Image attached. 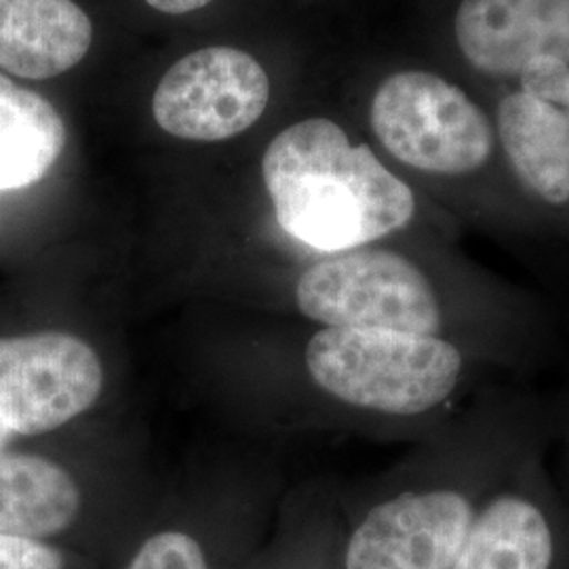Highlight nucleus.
<instances>
[{
    "instance_id": "nucleus-18",
    "label": "nucleus",
    "mask_w": 569,
    "mask_h": 569,
    "mask_svg": "<svg viewBox=\"0 0 569 569\" xmlns=\"http://www.w3.org/2000/svg\"><path fill=\"white\" fill-rule=\"evenodd\" d=\"M11 435H13V432H11L9 428L4 427V425H0V451L7 446V441L11 439Z\"/></svg>"
},
{
    "instance_id": "nucleus-10",
    "label": "nucleus",
    "mask_w": 569,
    "mask_h": 569,
    "mask_svg": "<svg viewBox=\"0 0 569 569\" xmlns=\"http://www.w3.org/2000/svg\"><path fill=\"white\" fill-rule=\"evenodd\" d=\"M498 136L517 183L549 209L569 204V117L526 93L498 106Z\"/></svg>"
},
{
    "instance_id": "nucleus-19",
    "label": "nucleus",
    "mask_w": 569,
    "mask_h": 569,
    "mask_svg": "<svg viewBox=\"0 0 569 569\" xmlns=\"http://www.w3.org/2000/svg\"><path fill=\"white\" fill-rule=\"evenodd\" d=\"M563 112H566V114L569 117V100L568 103H566V108H563Z\"/></svg>"
},
{
    "instance_id": "nucleus-16",
    "label": "nucleus",
    "mask_w": 569,
    "mask_h": 569,
    "mask_svg": "<svg viewBox=\"0 0 569 569\" xmlns=\"http://www.w3.org/2000/svg\"><path fill=\"white\" fill-rule=\"evenodd\" d=\"M552 441H550V456L557 458V481L569 498V387L552 397Z\"/></svg>"
},
{
    "instance_id": "nucleus-7",
    "label": "nucleus",
    "mask_w": 569,
    "mask_h": 569,
    "mask_svg": "<svg viewBox=\"0 0 569 569\" xmlns=\"http://www.w3.org/2000/svg\"><path fill=\"white\" fill-rule=\"evenodd\" d=\"M98 352L63 331L0 338V425L42 435L84 413L100 397Z\"/></svg>"
},
{
    "instance_id": "nucleus-6",
    "label": "nucleus",
    "mask_w": 569,
    "mask_h": 569,
    "mask_svg": "<svg viewBox=\"0 0 569 569\" xmlns=\"http://www.w3.org/2000/svg\"><path fill=\"white\" fill-rule=\"evenodd\" d=\"M270 100L264 66L237 47H204L176 61L157 84L154 121L188 142H222L260 121Z\"/></svg>"
},
{
    "instance_id": "nucleus-15",
    "label": "nucleus",
    "mask_w": 569,
    "mask_h": 569,
    "mask_svg": "<svg viewBox=\"0 0 569 569\" xmlns=\"http://www.w3.org/2000/svg\"><path fill=\"white\" fill-rule=\"evenodd\" d=\"M0 569H63V557L41 540L0 536Z\"/></svg>"
},
{
    "instance_id": "nucleus-8",
    "label": "nucleus",
    "mask_w": 569,
    "mask_h": 569,
    "mask_svg": "<svg viewBox=\"0 0 569 569\" xmlns=\"http://www.w3.org/2000/svg\"><path fill=\"white\" fill-rule=\"evenodd\" d=\"M456 41L472 68L519 77L538 58L569 63V0H462Z\"/></svg>"
},
{
    "instance_id": "nucleus-4",
    "label": "nucleus",
    "mask_w": 569,
    "mask_h": 569,
    "mask_svg": "<svg viewBox=\"0 0 569 569\" xmlns=\"http://www.w3.org/2000/svg\"><path fill=\"white\" fill-rule=\"evenodd\" d=\"M371 131L397 163L432 180L467 182L488 171L493 129L456 84L422 70L388 77L371 100Z\"/></svg>"
},
{
    "instance_id": "nucleus-1",
    "label": "nucleus",
    "mask_w": 569,
    "mask_h": 569,
    "mask_svg": "<svg viewBox=\"0 0 569 569\" xmlns=\"http://www.w3.org/2000/svg\"><path fill=\"white\" fill-rule=\"evenodd\" d=\"M296 306L312 323L382 329L468 346L521 376L557 342L549 308L468 266L359 247L308 266Z\"/></svg>"
},
{
    "instance_id": "nucleus-17",
    "label": "nucleus",
    "mask_w": 569,
    "mask_h": 569,
    "mask_svg": "<svg viewBox=\"0 0 569 569\" xmlns=\"http://www.w3.org/2000/svg\"><path fill=\"white\" fill-rule=\"evenodd\" d=\"M143 2L167 16H186V13H194V11L203 9L213 0H143Z\"/></svg>"
},
{
    "instance_id": "nucleus-11",
    "label": "nucleus",
    "mask_w": 569,
    "mask_h": 569,
    "mask_svg": "<svg viewBox=\"0 0 569 569\" xmlns=\"http://www.w3.org/2000/svg\"><path fill=\"white\" fill-rule=\"evenodd\" d=\"M79 509L81 491L66 468L42 456L0 451V536H56Z\"/></svg>"
},
{
    "instance_id": "nucleus-9",
    "label": "nucleus",
    "mask_w": 569,
    "mask_h": 569,
    "mask_svg": "<svg viewBox=\"0 0 569 569\" xmlns=\"http://www.w3.org/2000/svg\"><path fill=\"white\" fill-rule=\"evenodd\" d=\"M91 44L93 23L74 0H0V68L20 79H56Z\"/></svg>"
},
{
    "instance_id": "nucleus-5",
    "label": "nucleus",
    "mask_w": 569,
    "mask_h": 569,
    "mask_svg": "<svg viewBox=\"0 0 569 569\" xmlns=\"http://www.w3.org/2000/svg\"><path fill=\"white\" fill-rule=\"evenodd\" d=\"M538 449L479 510L451 569H569V498Z\"/></svg>"
},
{
    "instance_id": "nucleus-14",
    "label": "nucleus",
    "mask_w": 569,
    "mask_h": 569,
    "mask_svg": "<svg viewBox=\"0 0 569 569\" xmlns=\"http://www.w3.org/2000/svg\"><path fill=\"white\" fill-rule=\"evenodd\" d=\"M521 93L550 103L559 110L569 100V63L555 58H538L528 63L521 74Z\"/></svg>"
},
{
    "instance_id": "nucleus-2",
    "label": "nucleus",
    "mask_w": 569,
    "mask_h": 569,
    "mask_svg": "<svg viewBox=\"0 0 569 569\" xmlns=\"http://www.w3.org/2000/svg\"><path fill=\"white\" fill-rule=\"evenodd\" d=\"M266 190L284 232L321 253H342L403 232L418 218L413 188L366 143L329 119L274 136L262 159Z\"/></svg>"
},
{
    "instance_id": "nucleus-13",
    "label": "nucleus",
    "mask_w": 569,
    "mask_h": 569,
    "mask_svg": "<svg viewBox=\"0 0 569 569\" xmlns=\"http://www.w3.org/2000/svg\"><path fill=\"white\" fill-rule=\"evenodd\" d=\"M127 569H207V561L188 533L161 531L143 542Z\"/></svg>"
},
{
    "instance_id": "nucleus-12",
    "label": "nucleus",
    "mask_w": 569,
    "mask_h": 569,
    "mask_svg": "<svg viewBox=\"0 0 569 569\" xmlns=\"http://www.w3.org/2000/svg\"><path fill=\"white\" fill-rule=\"evenodd\" d=\"M63 146L66 124L56 106L0 74V190L41 182Z\"/></svg>"
},
{
    "instance_id": "nucleus-3",
    "label": "nucleus",
    "mask_w": 569,
    "mask_h": 569,
    "mask_svg": "<svg viewBox=\"0 0 569 569\" xmlns=\"http://www.w3.org/2000/svg\"><path fill=\"white\" fill-rule=\"evenodd\" d=\"M302 363L308 382L329 403L422 437L481 388L510 376L468 346L359 327L315 329Z\"/></svg>"
}]
</instances>
